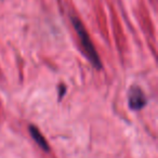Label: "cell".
I'll return each mask as SVG.
<instances>
[{"instance_id": "2", "label": "cell", "mask_w": 158, "mask_h": 158, "mask_svg": "<svg viewBox=\"0 0 158 158\" xmlns=\"http://www.w3.org/2000/svg\"><path fill=\"white\" fill-rule=\"evenodd\" d=\"M128 102H129V107L131 110H139L146 105L147 99L142 89L133 86L130 88L129 93H128Z\"/></svg>"}, {"instance_id": "3", "label": "cell", "mask_w": 158, "mask_h": 158, "mask_svg": "<svg viewBox=\"0 0 158 158\" xmlns=\"http://www.w3.org/2000/svg\"><path fill=\"white\" fill-rule=\"evenodd\" d=\"M29 132H31V138L35 140V142L41 147L44 151H49V145L47 143L46 139L42 136V134L40 133V131L34 126H29Z\"/></svg>"}, {"instance_id": "1", "label": "cell", "mask_w": 158, "mask_h": 158, "mask_svg": "<svg viewBox=\"0 0 158 158\" xmlns=\"http://www.w3.org/2000/svg\"><path fill=\"white\" fill-rule=\"evenodd\" d=\"M70 20H72L75 31H76L77 35H78L79 39H80L81 46H82V48H84L85 53H86L88 60L92 63V65L94 66V67L100 69V68L102 67L101 60H100L99 54H98L97 50H95L94 46H93L92 41H91V38H90V36H89L88 31L85 28L84 24H82V23L80 22V20H78L76 16H70Z\"/></svg>"}]
</instances>
